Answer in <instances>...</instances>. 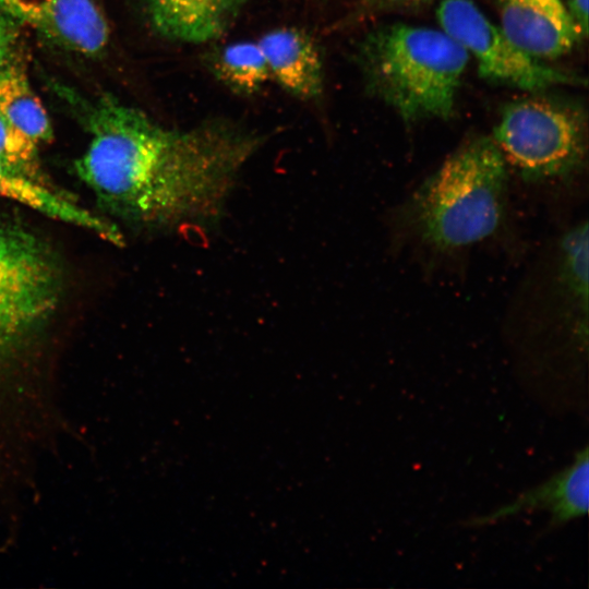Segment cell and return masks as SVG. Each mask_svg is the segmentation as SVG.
<instances>
[{
	"label": "cell",
	"mask_w": 589,
	"mask_h": 589,
	"mask_svg": "<svg viewBox=\"0 0 589 589\" xmlns=\"http://www.w3.org/2000/svg\"><path fill=\"white\" fill-rule=\"evenodd\" d=\"M369 8L376 10L394 9L400 7L416 5L429 0H364Z\"/></svg>",
	"instance_id": "d6986e66"
},
{
	"label": "cell",
	"mask_w": 589,
	"mask_h": 589,
	"mask_svg": "<svg viewBox=\"0 0 589 589\" xmlns=\"http://www.w3.org/2000/svg\"><path fill=\"white\" fill-rule=\"evenodd\" d=\"M266 59L271 79L285 92L301 100L320 97L324 88V67L318 46L304 31L277 27L257 40Z\"/></svg>",
	"instance_id": "30bf717a"
},
{
	"label": "cell",
	"mask_w": 589,
	"mask_h": 589,
	"mask_svg": "<svg viewBox=\"0 0 589 589\" xmlns=\"http://www.w3.org/2000/svg\"><path fill=\"white\" fill-rule=\"evenodd\" d=\"M565 5L581 39L588 35V0H566Z\"/></svg>",
	"instance_id": "e0dca14e"
},
{
	"label": "cell",
	"mask_w": 589,
	"mask_h": 589,
	"mask_svg": "<svg viewBox=\"0 0 589 589\" xmlns=\"http://www.w3.org/2000/svg\"><path fill=\"white\" fill-rule=\"evenodd\" d=\"M214 76L231 92L251 96L272 81L264 53L256 41H236L219 48L211 57Z\"/></svg>",
	"instance_id": "5bb4252c"
},
{
	"label": "cell",
	"mask_w": 589,
	"mask_h": 589,
	"mask_svg": "<svg viewBox=\"0 0 589 589\" xmlns=\"http://www.w3.org/2000/svg\"><path fill=\"white\" fill-rule=\"evenodd\" d=\"M59 294L60 273L47 245L0 220V362L48 318Z\"/></svg>",
	"instance_id": "5b68a950"
},
{
	"label": "cell",
	"mask_w": 589,
	"mask_h": 589,
	"mask_svg": "<svg viewBox=\"0 0 589 589\" xmlns=\"http://www.w3.org/2000/svg\"><path fill=\"white\" fill-rule=\"evenodd\" d=\"M357 59L369 91L413 124L453 117L470 57L443 29L394 23L369 32Z\"/></svg>",
	"instance_id": "3957f363"
},
{
	"label": "cell",
	"mask_w": 589,
	"mask_h": 589,
	"mask_svg": "<svg viewBox=\"0 0 589 589\" xmlns=\"http://www.w3.org/2000/svg\"><path fill=\"white\" fill-rule=\"evenodd\" d=\"M0 111L37 145L53 136L46 108L26 73L10 62L0 68Z\"/></svg>",
	"instance_id": "4fadbf2b"
},
{
	"label": "cell",
	"mask_w": 589,
	"mask_h": 589,
	"mask_svg": "<svg viewBox=\"0 0 589 589\" xmlns=\"http://www.w3.org/2000/svg\"><path fill=\"white\" fill-rule=\"evenodd\" d=\"M0 159L40 179L38 145L0 111Z\"/></svg>",
	"instance_id": "2e32d148"
},
{
	"label": "cell",
	"mask_w": 589,
	"mask_h": 589,
	"mask_svg": "<svg viewBox=\"0 0 589 589\" xmlns=\"http://www.w3.org/2000/svg\"><path fill=\"white\" fill-rule=\"evenodd\" d=\"M507 170L492 136L469 139L402 205V229L436 252L461 250L492 237L506 215Z\"/></svg>",
	"instance_id": "7a4b0ae2"
},
{
	"label": "cell",
	"mask_w": 589,
	"mask_h": 589,
	"mask_svg": "<svg viewBox=\"0 0 589 589\" xmlns=\"http://www.w3.org/2000/svg\"><path fill=\"white\" fill-rule=\"evenodd\" d=\"M16 28L17 25L0 15V68L9 62L16 38Z\"/></svg>",
	"instance_id": "ac0fdd59"
},
{
	"label": "cell",
	"mask_w": 589,
	"mask_h": 589,
	"mask_svg": "<svg viewBox=\"0 0 589 589\" xmlns=\"http://www.w3.org/2000/svg\"><path fill=\"white\" fill-rule=\"evenodd\" d=\"M492 139L507 166L527 182L569 179L586 166V118L560 101L533 97L508 104Z\"/></svg>",
	"instance_id": "277c9868"
},
{
	"label": "cell",
	"mask_w": 589,
	"mask_h": 589,
	"mask_svg": "<svg viewBox=\"0 0 589 589\" xmlns=\"http://www.w3.org/2000/svg\"><path fill=\"white\" fill-rule=\"evenodd\" d=\"M68 93L89 134L74 163L77 177L104 207L135 224L215 218L265 140L223 120L171 129L113 95Z\"/></svg>",
	"instance_id": "6da1fadb"
},
{
	"label": "cell",
	"mask_w": 589,
	"mask_h": 589,
	"mask_svg": "<svg viewBox=\"0 0 589 589\" xmlns=\"http://www.w3.org/2000/svg\"><path fill=\"white\" fill-rule=\"evenodd\" d=\"M436 17L441 28L474 58L486 80L528 92L586 84L581 76L552 68L521 50L471 0H442Z\"/></svg>",
	"instance_id": "8992f818"
},
{
	"label": "cell",
	"mask_w": 589,
	"mask_h": 589,
	"mask_svg": "<svg viewBox=\"0 0 589 589\" xmlns=\"http://www.w3.org/2000/svg\"><path fill=\"white\" fill-rule=\"evenodd\" d=\"M589 449L585 445L564 467L544 482L520 493L494 510L470 518L468 527H483L533 510L548 512V529L553 530L585 516L589 503Z\"/></svg>",
	"instance_id": "ba28073f"
},
{
	"label": "cell",
	"mask_w": 589,
	"mask_h": 589,
	"mask_svg": "<svg viewBox=\"0 0 589 589\" xmlns=\"http://www.w3.org/2000/svg\"><path fill=\"white\" fill-rule=\"evenodd\" d=\"M0 194L51 219L86 229L116 245L123 244L119 228L48 188L24 170L0 159Z\"/></svg>",
	"instance_id": "7c38bea8"
},
{
	"label": "cell",
	"mask_w": 589,
	"mask_h": 589,
	"mask_svg": "<svg viewBox=\"0 0 589 589\" xmlns=\"http://www.w3.org/2000/svg\"><path fill=\"white\" fill-rule=\"evenodd\" d=\"M557 276L566 297L588 314V223L569 229L561 239Z\"/></svg>",
	"instance_id": "9a60e30c"
},
{
	"label": "cell",
	"mask_w": 589,
	"mask_h": 589,
	"mask_svg": "<svg viewBox=\"0 0 589 589\" xmlns=\"http://www.w3.org/2000/svg\"><path fill=\"white\" fill-rule=\"evenodd\" d=\"M502 31L541 61L567 55L581 39L563 0H495Z\"/></svg>",
	"instance_id": "9c48e42d"
},
{
	"label": "cell",
	"mask_w": 589,
	"mask_h": 589,
	"mask_svg": "<svg viewBox=\"0 0 589 589\" xmlns=\"http://www.w3.org/2000/svg\"><path fill=\"white\" fill-rule=\"evenodd\" d=\"M0 15L76 55L98 56L109 43L101 0H0Z\"/></svg>",
	"instance_id": "52a82bcc"
},
{
	"label": "cell",
	"mask_w": 589,
	"mask_h": 589,
	"mask_svg": "<svg viewBox=\"0 0 589 589\" xmlns=\"http://www.w3.org/2000/svg\"><path fill=\"white\" fill-rule=\"evenodd\" d=\"M249 0H144L154 31L183 44H206L223 36Z\"/></svg>",
	"instance_id": "8fae6325"
}]
</instances>
